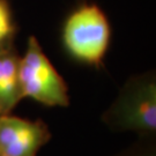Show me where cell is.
I'll list each match as a JSON object with an SVG mask.
<instances>
[{
  "mask_svg": "<svg viewBox=\"0 0 156 156\" xmlns=\"http://www.w3.org/2000/svg\"><path fill=\"white\" fill-rule=\"evenodd\" d=\"M101 120L112 132H132L140 138H155V71L131 75L102 113Z\"/></svg>",
  "mask_w": 156,
  "mask_h": 156,
  "instance_id": "1",
  "label": "cell"
},
{
  "mask_svg": "<svg viewBox=\"0 0 156 156\" xmlns=\"http://www.w3.org/2000/svg\"><path fill=\"white\" fill-rule=\"evenodd\" d=\"M111 39V26L98 5L82 1L66 16L62 43L75 62L100 68L103 66Z\"/></svg>",
  "mask_w": 156,
  "mask_h": 156,
  "instance_id": "2",
  "label": "cell"
},
{
  "mask_svg": "<svg viewBox=\"0 0 156 156\" xmlns=\"http://www.w3.org/2000/svg\"><path fill=\"white\" fill-rule=\"evenodd\" d=\"M19 83L23 98H31L45 106L67 108L69 90L56 67L46 57L36 36L30 35L19 62Z\"/></svg>",
  "mask_w": 156,
  "mask_h": 156,
  "instance_id": "3",
  "label": "cell"
},
{
  "mask_svg": "<svg viewBox=\"0 0 156 156\" xmlns=\"http://www.w3.org/2000/svg\"><path fill=\"white\" fill-rule=\"evenodd\" d=\"M51 136L49 126L41 119L29 120L11 113L0 116V155L36 156Z\"/></svg>",
  "mask_w": 156,
  "mask_h": 156,
  "instance_id": "4",
  "label": "cell"
},
{
  "mask_svg": "<svg viewBox=\"0 0 156 156\" xmlns=\"http://www.w3.org/2000/svg\"><path fill=\"white\" fill-rule=\"evenodd\" d=\"M20 56L14 44L0 49V116L9 115L22 101L19 83Z\"/></svg>",
  "mask_w": 156,
  "mask_h": 156,
  "instance_id": "5",
  "label": "cell"
},
{
  "mask_svg": "<svg viewBox=\"0 0 156 156\" xmlns=\"http://www.w3.org/2000/svg\"><path fill=\"white\" fill-rule=\"evenodd\" d=\"M16 23L8 0H0V49L14 44Z\"/></svg>",
  "mask_w": 156,
  "mask_h": 156,
  "instance_id": "6",
  "label": "cell"
},
{
  "mask_svg": "<svg viewBox=\"0 0 156 156\" xmlns=\"http://www.w3.org/2000/svg\"><path fill=\"white\" fill-rule=\"evenodd\" d=\"M155 138H140V141L134 146L122 151L116 156H156Z\"/></svg>",
  "mask_w": 156,
  "mask_h": 156,
  "instance_id": "7",
  "label": "cell"
},
{
  "mask_svg": "<svg viewBox=\"0 0 156 156\" xmlns=\"http://www.w3.org/2000/svg\"><path fill=\"white\" fill-rule=\"evenodd\" d=\"M76 1H79V2H82V1H88V0H76Z\"/></svg>",
  "mask_w": 156,
  "mask_h": 156,
  "instance_id": "8",
  "label": "cell"
}]
</instances>
